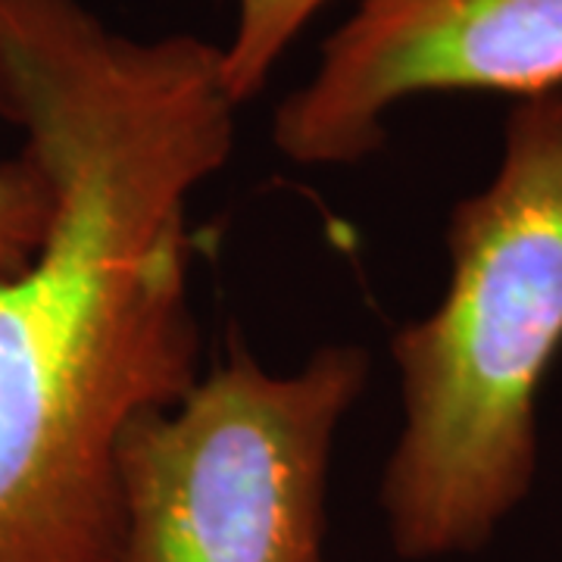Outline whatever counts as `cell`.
Wrapping results in <instances>:
<instances>
[{
	"label": "cell",
	"instance_id": "3957f363",
	"mask_svg": "<svg viewBox=\"0 0 562 562\" xmlns=\"http://www.w3.org/2000/svg\"><path fill=\"white\" fill-rule=\"evenodd\" d=\"M369 379L360 344H325L291 372L232 344L122 435L132 562H328L335 443Z\"/></svg>",
	"mask_w": 562,
	"mask_h": 562
},
{
	"label": "cell",
	"instance_id": "8992f818",
	"mask_svg": "<svg viewBox=\"0 0 562 562\" xmlns=\"http://www.w3.org/2000/svg\"><path fill=\"white\" fill-rule=\"evenodd\" d=\"M54 213L57 194L38 162L25 150L16 160H0V279L35 260Z\"/></svg>",
	"mask_w": 562,
	"mask_h": 562
},
{
	"label": "cell",
	"instance_id": "7a4b0ae2",
	"mask_svg": "<svg viewBox=\"0 0 562 562\" xmlns=\"http://www.w3.org/2000/svg\"><path fill=\"white\" fill-rule=\"evenodd\" d=\"M447 288L401 325V431L379 484L406 562L472 557L528 501L562 350V91L513 103L494 179L447 222Z\"/></svg>",
	"mask_w": 562,
	"mask_h": 562
},
{
	"label": "cell",
	"instance_id": "6da1fadb",
	"mask_svg": "<svg viewBox=\"0 0 562 562\" xmlns=\"http://www.w3.org/2000/svg\"><path fill=\"white\" fill-rule=\"evenodd\" d=\"M238 110L220 44L0 0V113L57 194L0 279V562H132L120 443L201 379L188 216Z\"/></svg>",
	"mask_w": 562,
	"mask_h": 562
},
{
	"label": "cell",
	"instance_id": "5b68a950",
	"mask_svg": "<svg viewBox=\"0 0 562 562\" xmlns=\"http://www.w3.org/2000/svg\"><path fill=\"white\" fill-rule=\"evenodd\" d=\"M331 0H238L235 29L222 44V79L232 101L250 103L272 79L281 57Z\"/></svg>",
	"mask_w": 562,
	"mask_h": 562
},
{
	"label": "cell",
	"instance_id": "277c9868",
	"mask_svg": "<svg viewBox=\"0 0 562 562\" xmlns=\"http://www.w3.org/2000/svg\"><path fill=\"white\" fill-rule=\"evenodd\" d=\"M457 91H562V0H362L276 106L272 144L294 166H357L397 106Z\"/></svg>",
	"mask_w": 562,
	"mask_h": 562
}]
</instances>
